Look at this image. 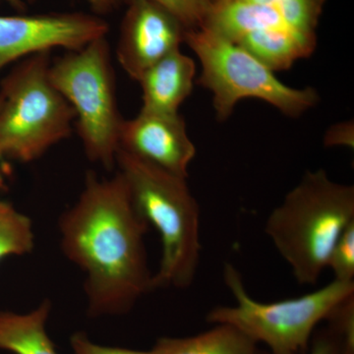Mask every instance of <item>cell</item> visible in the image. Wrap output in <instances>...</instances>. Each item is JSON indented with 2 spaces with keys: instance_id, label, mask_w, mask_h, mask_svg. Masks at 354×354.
<instances>
[{
  "instance_id": "1",
  "label": "cell",
  "mask_w": 354,
  "mask_h": 354,
  "mask_svg": "<svg viewBox=\"0 0 354 354\" xmlns=\"http://www.w3.org/2000/svg\"><path fill=\"white\" fill-rule=\"evenodd\" d=\"M148 221L120 172L86 174L80 196L58 221L65 257L82 271L91 318L129 313L153 291L145 245Z\"/></svg>"
},
{
  "instance_id": "2",
  "label": "cell",
  "mask_w": 354,
  "mask_h": 354,
  "mask_svg": "<svg viewBox=\"0 0 354 354\" xmlns=\"http://www.w3.org/2000/svg\"><path fill=\"white\" fill-rule=\"evenodd\" d=\"M354 221V187L323 169L305 172L266 221L264 232L301 286H313L330 252Z\"/></svg>"
},
{
  "instance_id": "3",
  "label": "cell",
  "mask_w": 354,
  "mask_h": 354,
  "mask_svg": "<svg viewBox=\"0 0 354 354\" xmlns=\"http://www.w3.org/2000/svg\"><path fill=\"white\" fill-rule=\"evenodd\" d=\"M115 167L127 181L140 213L162 243L153 290L192 286L201 257L200 206L184 177L118 150Z\"/></svg>"
},
{
  "instance_id": "4",
  "label": "cell",
  "mask_w": 354,
  "mask_h": 354,
  "mask_svg": "<svg viewBox=\"0 0 354 354\" xmlns=\"http://www.w3.org/2000/svg\"><path fill=\"white\" fill-rule=\"evenodd\" d=\"M50 64V51L35 53L1 81L0 162H35L71 135L75 113L51 84Z\"/></svg>"
},
{
  "instance_id": "5",
  "label": "cell",
  "mask_w": 354,
  "mask_h": 354,
  "mask_svg": "<svg viewBox=\"0 0 354 354\" xmlns=\"http://www.w3.org/2000/svg\"><path fill=\"white\" fill-rule=\"evenodd\" d=\"M223 279L236 304L209 310L207 321L234 326L256 344H264L271 354L307 353L319 323L326 321L342 300L354 295V281L334 279L302 297L265 304L249 295L234 265H225Z\"/></svg>"
},
{
  "instance_id": "6",
  "label": "cell",
  "mask_w": 354,
  "mask_h": 354,
  "mask_svg": "<svg viewBox=\"0 0 354 354\" xmlns=\"http://www.w3.org/2000/svg\"><path fill=\"white\" fill-rule=\"evenodd\" d=\"M48 76L75 113L77 131L88 160L113 169L124 118L118 109L106 37L51 62Z\"/></svg>"
},
{
  "instance_id": "7",
  "label": "cell",
  "mask_w": 354,
  "mask_h": 354,
  "mask_svg": "<svg viewBox=\"0 0 354 354\" xmlns=\"http://www.w3.org/2000/svg\"><path fill=\"white\" fill-rule=\"evenodd\" d=\"M184 43L201 62L197 82L213 93L218 120H227L246 97L262 100L290 118H298L319 102L315 88L288 87L241 46L208 29L186 31Z\"/></svg>"
},
{
  "instance_id": "8",
  "label": "cell",
  "mask_w": 354,
  "mask_h": 354,
  "mask_svg": "<svg viewBox=\"0 0 354 354\" xmlns=\"http://www.w3.org/2000/svg\"><path fill=\"white\" fill-rule=\"evenodd\" d=\"M108 32L106 21L88 14L0 16V70L20 58L53 48L80 50Z\"/></svg>"
},
{
  "instance_id": "9",
  "label": "cell",
  "mask_w": 354,
  "mask_h": 354,
  "mask_svg": "<svg viewBox=\"0 0 354 354\" xmlns=\"http://www.w3.org/2000/svg\"><path fill=\"white\" fill-rule=\"evenodd\" d=\"M186 29L176 16L151 0H129L116 58L133 80L184 43Z\"/></svg>"
},
{
  "instance_id": "10",
  "label": "cell",
  "mask_w": 354,
  "mask_h": 354,
  "mask_svg": "<svg viewBox=\"0 0 354 354\" xmlns=\"http://www.w3.org/2000/svg\"><path fill=\"white\" fill-rule=\"evenodd\" d=\"M120 149L184 178L196 155L180 114L142 109L135 118L123 120Z\"/></svg>"
},
{
  "instance_id": "11",
  "label": "cell",
  "mask_w": 354,
  "mask_h": 354,
  "mask_svg": "<svg viewBox=\"0 0 354 354\" xmlns=\"http://www.w3.org/2000/svg\"><path fill=\"white\" fill-rule=\"evenodd\" d=\"M196 65L179 50L158 60L140 77L142 109L160 113H178L179 106L194 87Z\"/></svg>"
},
{
  "instance_id": "12",
  "label": "cell",
  "mask_w": 354,
  "mask_h": 354,
  "mask_svg": "<svg viewBox=\"0 0 354 354\" xmlns=\"http://www.w3.org/2000/svg\"><path fill=\"white\" fill-rule=\"evenodd\" d=\"M316 41V35L277 28L251 32L236 44L274 72L290 69L297 60L311 55Z\"/></svg>"
},
{
  "instance_id": "13",
  "label": "cell",
  "mask_w": 354,
  "mask_h": 354,
  "mask_svg": "<svg viewBox=\"0 0 354 354\" xmlns=\"http://www.w3.org/2000/svg\"><path fill=\"white\" fill-rule=\"evenodd\" d=\"M51 302L44 299L27 313L0 312V349L14 354H59L46 333Z\"/></svg>"
},
{
  "instance_id": "14",
  "label": "cell",
  "mask_w": 354,
  "mask_h": 354,
  "mask_svg": "<svg viewBox=\"0 0 354 354\" xmlns=\"http://www.w3.org/2000/svg\"><path fill=\"white\" fill-rule=\"evenodd\" d=\"M257 344L230 324L184 337H160L151 354H256Z\"/></svg>"
},
{
  "instance_id": "15",
  "label": "cell",
  "mask_w": 354,
  "mask_h": 354,
  "mask_svg": "<svg viewBox=\"0 0 354 354\" xmlns=\"http://www.w3.org/2000/svg\"><path fill=\"white\" fill-rule=\"evenodd\" d=\"M34 247L31 218L10 203L0 201V261L8 256L31 253Z\"/></svg>"
},
{
  "instance_id": "16",
  "label": "cell",
  "mask_w": 354,
  "mask_h": 354,
  "mask_svg": "<svg viewBox=\"0 0 354 354\" xmlns=\"http://www.w3.org/2000/svg\"><path fill=\"white\" fill-rule=\"evenodd\" d=\"M276 9L286 24L298 32L316 35L326 0H247Z\"/></svg>"
},
{
  "instance_id": "17",
  "label": "cell",
  "mask_w": 354,
  "mask_h": 354,
  "mask_svg": "<svg viewBox=\"0 0 354 354\" xmlns=\"http://www.w3.org/2000/svg\"><path fill=\"white\" fill-rule=\"evenodd\" d=\"M164 7L180 21L186 31L201 29L208 19L211 0H151Z\"/></svg>"
},
{
  "instance_id": "18",
  "label": "cell",
  "mask_w": 354,
  "mask_h": 354,
  "mask_svg": "<svg viewBox=\"0 0 354 354\" xmlns=\"http://www.w3.org/2000/svg\"><path fill=\"white\" fill-rule=\"evenodd\" d=\"M327 268L332 270L334 279L348 283L354 281V221L335 242Z\"/></svg>"
},
{
  "instance_id": "19",
  "label": "cell",
  "mask_w": 354,
  "mask_h": 354,
  "mask_svg": "<svg viewBox=\"0 0 354 354\" xmlns=\"http://www.w3.org/2000/svg\"><path fill=\"white\" fill-rule=\"evenodd\" d=\"M337 335L346 353L354 354V295L342 300L326 319Z\"/></svg>"
},
{
  "instance_id": "20",
  "label": "cell",
  "mask_w": 354,
  "mask_h": 354,
  "mask_svg": "<svg viewBox=\"0 0 354 354\" xmlns=\"http://www.w3.org/2000/svg\"><path fill=\"white\" fill-rule=\"evenodd\" d=\"M73 354H151L150 351H136L118 346H102L93 342L85 333L78 332L70 339Z\"/></svg>"
},
{
  "instance_id": "21",
  "label": "cell",
  "mask_w": 354,
  "mask_h": 354,
  "mask_svg": "<svg viewBox=\"0 0 354 354\" xmlns=\"http://www.w3.org/2000/svg\"><path fill=\"white\" fill-rule=\"evenodd\" d=\"M256 354H271L258 349ZM304 354H348L337 335L330 328L314 333L307 353Z\"/></svg>"
},
{
  "instance_id": "22",
  "label": "cell",
  "mask_w": 354,
  "mask_h": 354,
  "mask_svg": "<svg viewBox=\"0 0 354 354\" xmlns=\"http://www.w3.org/2000/svg\"><path fill=\"white\" fill-rule=\"evenodd\" d=\"M326 146H346L353 148V124L351 122L341 123L330 128L326 134Z\"/></svg>"
},
{
  "instance_id": "23",
  "label": "cell",
  "mask_w": 354,
  "mask_h": 354,
  "mask_svg": "<svg viewBox=\"0 0 354 354\" xmlns=\"http://www.w3.org/2000/svg\"><path fill=\"white\" fill-rule=\"evenodd\" d=\"M95 12L106 14L120 6L121 0H87Z\"/></svg>"
},
{
  "instance_id": "24",
  "label": "cell",
  "mask_w": 354,
  "mask_h": 354,
  "mask_svg": "<svg viewBox=\"0 0 354 354\" xmlns=\"http://www.w3.org/2000/svg\"><path fill=\"white\" fill-rule=\"evenodd\" d=\"M3 1L15 7V8L23 9L25 7V4L27 3V2L32 1V0H3Z\"/></svg>"
},
{
  "instance_id": "25",
  "label": "cell",
  "mask_w": 354,
  "mask_h": 354,
  "mask_svg": "<svg viewBox=\"0 0 354 354\" xmlns=\"http://www.w3.org/2000/svg\"><path fill=\"white\" fill-rule=\"evenodd\" d=\"M213 6H218V4L223 3V2L227 1V0H211Z\"/></svg>"
},
{
  "instance_id": "26",
  "label": "cell",
  "mask_w": 354,
  "mask_h": 354,
  "mask_svg": "<svg viewBox=\"0 0 354 354\" xmlns=\"http://www.w3.org/2000/svg\"><path fill=\"white\" fill-rule=\"evenodd\" d=\"M1 104H2V97H1V95H0V106H1Z\"/></svg>"
}]
</instances>
